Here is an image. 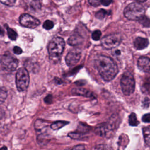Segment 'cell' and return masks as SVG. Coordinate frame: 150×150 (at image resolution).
Instances as JSON below:
<instances>
[{"label":"cell","mask_w":150,"mask_h":150,"mask_svg":"<svg viewBox=\"0 0 150 150\" xmlns=\"http://www.w3.org/2000/svg\"><path fill=\"white\" fill-rule=\"evenodd\" d=\"M101 32L99 30H96L94 31L92 33V39L94 40H98L101 37Z\"/></svg>","instance_id":"obj_25"},{"label":"cell","mask_w":150,"mask_h":150,"mask_svg":"<svg viewBox=\"0 0 150 150\" xmlns=\"http://www.w3.org/2000/svg\"><path fill=\"white\" fill-rule=\"evenodd\" d=\"M64 150H85V147L83 145H77L71 148H67Z\"/></svg>","instance_id":"obj_27"},{"label":"cell","mask_w":150,"mask_h":150,"mask_svg":"<svg viewBox=\"0 0 150 150\" xmlns=\"http://www.w3.org/2000/svg\"><path fill=\"white\" fill-rule=\"evenodd\" d=\"M29 83V75L28 70L24 68H20L16 74V85L18 91L26 90Z\"/></svg>","instance_id":"obj_5"},{"label":"cell","mask_w":150,"mask_h":150,"mask_svg":"<svg viewBox=\"0 0 150 150\" xmlns=\"http://www.w3.org/2000/svg\"><path fill=\"white\" fill-rule=\"evenodd\" d=\"M0 150H8V149L6 146H3L1 148H0Z\"/></svg>","instance_id":"obj_36"},{"label":"cell","mask_w":150,"mask_h":150,"mask_svg":"<svg viewBox=\"0 0 150 150\" xmlns=\"http://www.w3.org/2000/svg\"><path fill=\"white\" fill-rule=\"evenodd\" d=\"M129 124L131 126H137L139 124V121L137 118L135 113H131L129 116Z\"/></svg>","instance_id":"obj_18"},{"label":"cell","mask_w":150,"mask_h":150,"mask_svg":"<svg viewBox=\"0 0 150 150\" xmlns=\"http://www.w3.org/2000/svg\"><path fill=\"white\" fill-rule=\"evenodd\" d=\"M94 150H112V148L107 144H98L95 146Z\"/></svg>","instance_id":"obj_21"},{"label":"cell","mask_w":150,"mask_h":150,"mask_svg":"<svg viewBox=\"0 0 150 150\" xmlns=\"http://www.w3.org/2000/svg\"><path fill=\"white\" fill-rule=\"evenodd\" d=\"M81 53L79 50L74 49L69 52L66 56V63L69 66L76 65L80 60Z\"/></svg>","instance_id":"obj_9"},{"label":"cell","mask_w":150,"mask_h":150,"mask_svg":"<svg viewBox=\"0 0 150 150\" xmlns=\"http://www.w3.org/2000/svg\"><path fill=\"white\" fill-rule=\"evenodd\" d=\"M113 125L110 122L108 123H103L99 124L95 129V132L96 134L101 136V137H107L109 135L112 131L114 129Z\"/></svg>","instance_id":"obj_10"},{"label":"cell","mask_w":150,"mask_h":150,"mask_svg":"<svg viewBox=\"0 0 150 150\" xmlns=\"http://www.w3.org/2000/svg\"><path fill=\"white\" fill-rule=\"evenodd\" d=\"M52 101V97L51 95H48L46 97V98H45V101L47 103V104H50L51 103Z\"/></svg>","instance_id":"obj_32"},{"label":"cell","mask_w":150,"mask_h":150,"mask_svg":"<svg viewBox=\"0 0 150 150\" xmlns=\"http://www.w3.org/2000/svg\"><path fill=\"white\" fill-rule=\"evenodd\" d=\"M135 1L138 2H143L146 1V0H135Z\"/></svg>","instance_id":"obj_37"},{"label":"cell","mask_w":150,"mask_h":150,"mask_svg":"<svg viewBox=\"0 0 150 150\" xmlns=\"http://www.w3.org/2000/svg\"><path fill=\"white\" fill-rule=\"evenodd\" d=\"M7 97V91L3 87H0V104H1L6 98Z\"/></svg>","instance_id":"obj_20"},{"label":"cell","mask_w":150,"mask_h":150,"mask_svg":"<svg viewBox=\"0 0 150 150\" xmlns=\"http://www.w3.org/2000/svg\"><path fill=\"white\" fill-rule=\"evenodd\" d=\"M134 47L138 50H141L146 48L148 45V40L146 38L138 37L134 41Z\"/></svg>","instance_id":"obj_13"},{"label":"cell","mask_w":150,"mask_h":150,"mask_svg":"<svg viewBox=\"0 0 150 150\" xmlns=\"http://www.w3.org/2000/svg\"><path fill=\"white\" fill-rule=\"evenodd\" d=\"M53 26H54L53 22L52 21H50V20H46L43 23V27L45 29H47V30L51 29L52 28H53Z\"/></svg>","instance_id":"obj_23"},{"label":"cell","mask_w":150,"mask_h":150,"mask_svg":"<svg viewBox=\"0 0 150 150\" xmlns=\"http://www.w3.org/2000/svg\"><path fill=\"white\" fill-rule=\"evenodd\" d=\"M142 132L145 144L150 147V126L144 127Z\"/></svg>","instance_id":"obj_15"},{"label":"cell","mask_w":150,"mask_h":150,"mask_svg":"<svg viewBox=\"0 0 150 150\" xmlns=\"http://www.w3.org/2000/svg\"><path fill=\"white\" fill-rule=\"evenodd\" d=\"M7 33H8V36L9 37V38L12 40H15L17 37H18V34L16 33V32L13 30L12 29L7 27Z\"/></svg>","instance_id":"obj_19"},{"label":"cell","mask_w":150,"mask_h":150,"mask_svg":"<svg viewBox=\"0 0 150 150\" xmlns=\"http://www.w3.org/2000/svg\"><path fill=\"white\" fill-rule=\"evenodd\" d=\"M4 31L3 29L1 28V26H0V35H4Z\"/></svg>","instance_id":"obj_34"},{"label":"cell","mask_w":150,"mask_h":150,"mask_svg":"<svg viewBox=\"0 0 150 150\" xmlns=\"http://www.w3.org/2000/svg\"><path fill=\"white\" fill-rule=\"evenodd\" d=\"M139 22L145 27H150V19L146 17L145 16H143L139 20Z\"/></svg>","instance_id":"obj_22"},{"label":"cell","mask_w":150,"mask_h":150,"mask_svg":"<svg viewBox=\"0 0 150 150\" xmlns=\"http://www.w3.org/2000/svg\"><path fill=\"white\" fill-rule=\"evenodd\" d=\"M122 40L121 36L118 33L107 35L102 38L101 43L102 46L107 49H111L118 46Z\"/></svg>","instance_id":"obj_7"},{"label":"cell","mask_w":150,"mask_h":150,"mask_svg":"<svg viewBox=\"0 0 150 150\" xmlns=\"http://www.w3.org/2000/svg\"><path fill=\"white\" fill-rule=\"evenodd\" d=\"M68 123H69V122H67V121H56V122L52 123L51 124V125H50V127L53 129L56 130V129H59L62 128L63 127H64V125L67 124Z\"/></svg>","instance_id":"obj_17"},{"label":"cell","mask_w":150,"mask_h":150,"mask_svg":"<svg viewBox=\"0 0 150 150\" xmlns=\"http://www.w3.org/2000/svg\"><path fill=\"white\" fill-rule=\"evenodd\" d=\"M19 22L21 25L30 29H34L40 24V21L38 19L26 13L20 16Z\"/></svg>","instance_id":"obj_8"},{"label":"cell","mask_w":150,"mask_h":150,"mask_svg":"<svg viewBox=\"0 0 150 150\" xmlns=\"http://www.w3.org/2000/svg\"><path fill=\"white\" fill-rule=\"evenodd\" d=\"M0 2L7 6H12L15 4L16 0H0Z\"/></svg>","instance_id":"obj_26"},{"label":"cell","mask_w":150,"mask_h":150,"mask_svg":"<svg viewBox=\"0 0 150 150\" xmlns=\"http://www.w3.org/2000/svg\"><path fill=\"white\" fill-rule=\"evenodd\" d=\"M138 67L143 71H150V59L145 56L139 57L138 60Z\"/></svg>","instance_id":"obj_11"},{"label":"cell","mask_w":150,"mask_h":150,"mask_svg":"<svg viewBox=\"0 0 150 150\" xmlns=\"http://www.w3.org/2000/svg\"><path fill=\"white\" fill-rule=\"evenodd\" d=\"M112 2V0H101L100 4L104 6H108Z\"/></svg>","instance_id":"obj_31"},{"label":"cell","mask_w":150,"mask_h":150,"mask_svg":"<svg viewBox=\"0 0 150 150\" xmlns=\"http://www.w3.org/2000/svg\"><path fill=\"white\" fill-rule=\"evenodd\" d=\"M71 92L73 94H75V95H79V96H82L91 97V98L96 97L95 95L92 92L83 88H79V87L74 88L72 89Z\"/></svg>","instance_id":"obj_12"},{"label":"cell","mask_w":150,"mask_h":150,"mask_svg":"<svg viewBox=\"0 0 150 150\" xmlns=\"http://www.w3.org/2000/svg\"><path fill=\"white\" fill-rule=\"evenodd\" d=\"M1 64L4 70L12 72L16 70L18 64V60L11 53L6 52L1 57Z\"/></svg>","instance_id":"obj_6"},{"label":"cell","mask_w":150,"mask_h":150,"mask_svg":"<svg viewBox=\"0 0 150 150\" xmlns=\"http://www.w3.org/2000/svg\"><path fill=\"white\" fill-rule=\"evenodd\" d=\"M141 89L145 94L150 96V77L145 78L141 84Z\"/></svg>","instance_id":"obj_14"},{"label":"cell","mask_w":150,"mask_h":150,"mask_svg":"<svg viewBox=\"0 0 150 150\" xmlns=\"http://www.w3.org/2000/svg\"><path fill=\"white\" fill-rule=\"evenodd\" d=\"M115 52V54H120V51L118 50H116Z\"/></svg>","instance_id":"obj_35"},{"label":"cell","mask_w":150,"mask_h":150,"mask_svg":"<svg viewBox=\"0 0 150 150\" xmlns=\"http://www.w3.org/2000/svg\"><path fill=\"white\" fill-rule=\"evenodd\" d=\"M106 13H107L106 11H105L104 9H102L98 11L96 13V17L97 18L99 19H103V18L105 17Z\"/></svg>","instance_id":"obj_24"},{"label":"cell","mask_w":150,"mask_h":150,"mask_svg":"<svg viewBox=\"0 0 150 150\" xmlns=\"http://www.w3.org/2000/svg\"><path fill=\"white\" fill-rule=\"evenodd\" d=\"M13 51L14 53H15L16 54H20L22 53V49L18 46H15L13 49Z\"/></svg>","instance_id":"obj_30"},{"label":"cell","mask_w":150,"mask_h":150,"mask_svg":"<svg viewBox=\"0 0 150 150\" xmlns=\"http://www.w3.org/2000/svg\"><path fill=\"white\" fill-rule=\"evenodd\" d=\"M124 16L129 20L139 21L144 16V8L139 3L134 2L128 5L124 9Z\"/></svg>","instance_id":"obj_3"},{"label":"cell","mask_w":150,"mask_h":150,"mask_svg":"<svg viewBox=\"0 0 150 150\" xmlns=\"http://www.w3.org/2000/svg\"><path fill=\"white\" fill-rule=\"evenodd\" d=\"M81 37L78 35H72L67 40L68 43L71 46H76L81 42Z\"/></svg>","instance_id":"obj_16"},{"label":"cell","mask_w":150,"mask_h":150,"mask_svg":"<svg viewBox=\"0 0 150 150\" xmlns=\"http://www.w3.org/2000/svg\"><path fill=\"white\" fill-rule=\"evenodd\" d=\"M64 46V41L62 38L56 37L52 39L47 47L50 59L53 62L58 61L63 52Z\"/></svg>","instance_id":"obj_2"},{"label":"cell","mask_w":150,"mask_h":150,"mask_svg":"<svg viewBox=\"0 0 150 150\" xmlns=\"http://www.w3.org/2000/svg\"><path fill=\"white\" fill-rule=\"evenodd\" d=\"M94 64L99 74L105 81L112 80L118 72L117 64L110 57L98 56L95 59Z\"/></svg>","instance_id":"obj_1"},{"label":"cell","mask_w":150,"mask_h":150,"mask_svg":"<svg viewBox=\"0 0 150 150\" xmlns=\"http://www.w3.org/2000/svg\"><path fill=\"white\" fill-rule=\"evenodd\" d=\"M100 1L101 0H88V2L90 4V5L94 6H98L100 4Z\"/></svg>","instance_id":"obj_29"},{"label":"cell","mask_w":150,"mask_h":150,"mask_svg":"<svg viewBox=\"0 0 150 150\" xmlns=\"http://www.w3.org/2000/svg\"><path fill=\"white\" fill-rule=\"evenodd\" d=\"M120 84L122 91L125 96H129L133 93L135 90V79L131 73L125 72L121 76Z\"/></svg>","instance_id":"obj_4"},{"label":"cell","mask_w":150,"mask_h":150,"mask_svg":"<svg viewBox=\"0 0 150 150\" xmlns=\"http://www.w3.org/2000/svg\"><path fill=\"white\" fill-rule=\"evenodd\" d=\"M142 120L144 122H146V123L150 122V113L144 114L142 117Z\"/></svg>","instance_id":"obj_28"},{"label":"cell","mask_w":150,"mask_h":150,"mask_svg":"<svg viewBox=\"0 0 150 150\" xmlns=\"http://www.w3.org/2000/svg\"><path fill=\"white\" fill-rule=\"evenodd\" d=\"M149 104H150V100L148 98H145V100H144V106L145 107H149Z\"/></svg>","instance_id":"obj_33"}]
</instances>
